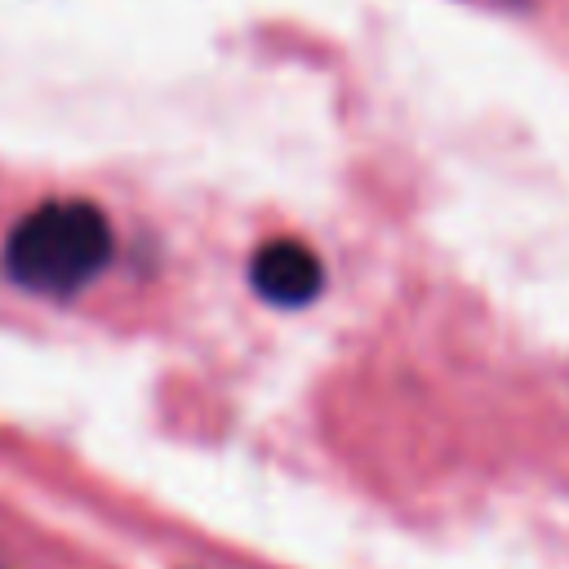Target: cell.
<instances>
[{
	"mask_svg": "<svg viewBox=\"0 0 569 569\" xmlns=\"http://www.w3.org/2000/svg\"><path fill=\"white\" fill-rule=\"evenodd\" d=\"M249 280L253 289L276 302V307H302L320 293L325 284V271H320V258L302 244V240H271L253 253L249 262Z\"/></svg>",
	"mask_w": 569,
	"mask_h": 569,
	"instance_id": "7a4b0ae2",
	"label": "cell"
},
{
	"mask_svg": "<svg viewBox=\"0 0 569 569\" xmlns=\"http://www.w3.org/2000/svg\"><path fill=\"white\" fill-rule=\"evenodd\" d=\"M111 258V222L89 200H44L4 240V271L31 293H76Z\"/></svg>",
	"mask_w": 569,
	"mask_h": 569,
	"instance_id": "6da1fadb",
	"label": "cell"
}]
</instances>
